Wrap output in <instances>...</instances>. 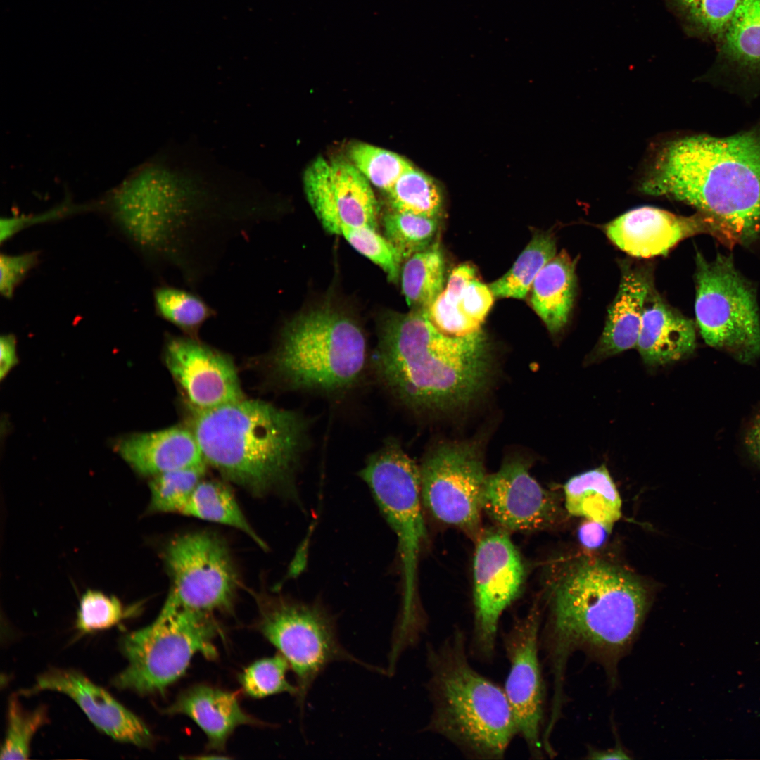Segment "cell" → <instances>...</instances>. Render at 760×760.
<instances>
[{
  "label": "cell",
  "instance_id": "11",
  "mask_svg": "<svg viewBox=\"0 0 760 760\" xmlns=\"http://www.w3.org/2000/svg\"><path fill=\"white\" fill-rule=\"evenodd\" d=\"M258 626L293 671L300 711L315 680L332 662H355L372 671H384L362 662L343 647L335 619L320 604L274 601L262 609Z\"/></svg>",
  "mask_w": 760,
  "mask_h": 760
},
{
  "label": "cell",
  "instance_id": "7",
  "mask_svg": "<svg viewBox=\"0 0 760 760\" xmlns=\"http://www.w3.org/2000/svg\"><path fill=\"white\" fill-rule=\"evenodd\" d=\"M271 360L274 372L288 388L327 396L353 391L372 368L360 326L327 306L286 319Z\"/></svg>",
  "mask_w": 760,
  "mask_h": 760
},
{
  "label": "cell",
  "instance_id": "40",
  "mask_svg": "<svg viewBox=\"0 0 760 760\" xmlns=\"http://www.w3.org/2000/svg\"><path fill=\"white\" fill-rule=\"evenodd\" d=\"M339 235H342L360 253L379 265L390 281H397L403 260L393 244L376 229L343 224Z\"/></svg>",
  "mask_w": 760,
  "mask_h": 760
},
{
  "label": "cell",
  "instance_id": "18",
  "mask_svg": "<svg viewBox=\"0 0 760 760\" xmlns=\"http://www.w3.org/2000/svg\"><path fill=\"white\" fill-rule=\"evenodd\" d=\"M163 356L190 410H210L245 398L231 357L197 337L167 334Z\"/></svg>",
  "mask_w": 760,
  "mask_h": 760
},
{
  "label": "cell",
  "instance_id": "20",
  "mask_svg": "<svg viewBox=\"0 0 760 760\" xmlns=\"http://www.w3.org/2000/svg\"><path fill=\"white\" fill-rule=\"evenodd\" d=\"M53 690L67 695L84 712L99 730L122 742L147 747L152 734L137 716L118 702L108 692L75 670L51 669L40 675L33 687L24 691L30 695Z\"/></svg>",
  "mask_w": 760,
  "mask_h": 760
},
{
  "label": "cell",
  "instance_id": "39",
  "mask_svg": "<svg viewBox=\"0 0 760 760\" xmlns=\"http://www.w3.org/2000/svg\"><path fill=\"white\" fill-rule=\"evenodd\" d=\"M139 609L136 605L125 608L117 597L89 590L80 600L76 627L84 633L107 629L134 615Z\"/></svg>",
  "mask_w": 760,
  "mask_h": 760
},
{
  "label": "cell",
  "instance_id": "5",
  "mask_svg": "<svg viewBox=\"0 0 760 760\" xmlns=\"http://www.w3.org/2000/svg\"><path fill=\"white\" fill-rule=\"evenodd\" d=\"M191 410L205 461L253 495L288 489L309 448L310 422L297 411L242 399Z\"/></svg>",
  "mask_w": 760,
  "mask_h": 760
},
{
  "label": "cell",
  "instance_id": "35",
  "mask_svg": "<svg viewBox=\"0 0 760 760\" xmlns=\"http://www.w3.org/2000/svg\"><path fill=\"white\" fill-rule=\"evenodd\" d=\"M350 162L376 187L386 193L405 171L413 167L400 155L365 143L349 147Z\"/></svg>",
  "mask_w": 760,
  "mask_h": 760
},
{
  "label": "cell",
  "instance_id": "14",
  "mask_svg": "<svg viewBox=\"0 0 760 760\" xmlns=\"http://www.w3.org/2000/svg\"><path fill=\"white\" fill-rule=\"evenodd\" d=\"M474 557V624L469 653L481 661L493 659L504 612L518 597L524 581L521 556L507 531L483 530Z\"/></svg>",
  "mask_w": 760,
  "mask_h": 760
},
{
  "label": "cell",
  "instance_id": "27",
  "mask_svg": "<svg viewBox=\"0 0 760 760\" xmlns=\"http://www.w3.org/2000/svg\"><path fill=\"white\" fill-rule=\"evenodd\" d=\"M564 491L569 514L599 523L609 533L621 517V500L604 465L571 477Z\"/></svg>",
  "mask_w": 760,
  "mask_h": 760
},
{
  "label": "cell",
  "instance_id": "21",
  "mask_svg": "<svg viewBox=\"0 0 760 760\" xmlns=\"http://www.w3.org/2000/svg\"><path fill=\"white\" fill-rule=\"evenodd\" d=\"M115 448L145 476L207 464L193 431L182 426L129 435L120 439Z\"/></svg>",
  "mask_w": 760,
  "mask_h": 760
},
{
  "label": "cell",
  "instance_id": "3",
  "mask_svg": "<svg viewBox=\"0 0 760 760\" xmlns=\"http://www.w3.org/2000/svg\"><path fill=\"white\" fill-rule=\"evenodd\" d=\"M492 360L483 331L455 336L438 329L426 310L388 315L372 367L395 401L415 413L467 405L483 391Z\"/></svg>",
  "mask_w": 760,
  "mask_h": 760
},
{
  "label": "cell",
  "instance_id": "29",
  "mask_svg": "<svg viewBox=\"0 0 760 760\" xmlns=\"http://www.w3.org/2000/svg\"><path fill=\"white\" fill-rule=\"evenodd\" d=\"M400 276L408 305L426 310L444 290L445 262L439 241L405 260Z\"/></svg>",
  "mask_w": 760,
  "mask_h": 760
},
{
  "label": "cell",
  "instance_id": "1",
  "mask_svg": "<svg viewBox=\"0 0 760 760\" xmlns=\"http://www.w3.org/2000/svg\"><path fill=\"white\" fill-rule=\"evenodd\" d=\"M113 208L147 260L195 291L234 242L277 210L262 182L191 144L168 146L132 170L115 189Z\"/></svg>",
  "mask_w": 760,
  "mask_h": 760
},
{
  "label": "cell",
  "instance_id": "2",
  "mask_svg": "<svg viewBox=\"0 0 760 760\" xmlns=\"http://www.w3.org/2000/svg\"><path fill=\"white\" fill-rule=\"evenodd\" d=\"M650 193L712 218L725 245L760 243V120L727 137L693 134L665 141L648 167Z\"/></svg>",
  "mask_w": 760,
  "mask_h": 760
},
{
  "label": "cell",
  "instance_id": "16",
  "mask_svg": "<svg viewBox=\"0 0 760 760\" xmlns=\"http://www.w3.org/2000/svg\"><path fill=\"white\" fill-rule=\"evenodd\" d=\"M303 186L328 232L339 235L343 224L376 229L379 208L370 183L350 161L316 158L304 172Z\"/></svg>",
  "mask_w": 760,
  "mask_h": 760
},
{
  "label": "cell",
  "instance_id": "42",
  "mask_svg": "<svg viewBox=\"0 0 760 760\" xmlns=\"http://www.w3.org/2000/svg\"><path fill=\"white\" fill-rule=\"evenodd\" d=\"M37 261L35 253L17 255L1 254L0 258V292L10 298L17 285L25 278Z\"/></svg>",
  "mask_w": 760,
  "mask_h": 760
},
{
  "label": "cell",
  "instance_id": "8",
  "mask_svg": "<svg viewBox=\"0 0 760 760\" xmlns=\"http://www.w3.org/2000/svg\"><path fill=\"white\" fill-rule=\"evenodd\" d=\"M360 474L398 538L404 585L395 630L404 636L418 635L426 626L417 593L418 559L426 538L419 466L391 437L367 457Z\"/></svg>",
  "mask_w": 760,
  "mask_h": 760
},
{
  "label": "cell",
  "instance_id": "13",
  "mask_svg": "<svg viewBox=\"0 0 760 760\" xmlns=\"http://www.w3.org/2000/svg\"><path fill=\"white\" fill-rule=\"evenodd\" d=\"M423 505L438 521L456 527L474 540L481 529V498L487 475L477 448L445 443L419 466Z\"/></svg>",
  "mask_w": 760,
  "mask_h": 760
},
{
  "label": "cell",
  "instance_id": "24",
  "mask_svg": "<svg viewBox=\"0 0 760 760\" xmlns=\"http://www.w3.org/2000/svg\"><path fill=\"white\" fill-rule=\"evenodd\" d=\"M164 712L189 716L206 735L208 747L217 751L224 750L238 726L260 723L241 709L236 693L204 684L181 692Z\"/></svg>",
  "mask_w": 760,
  "mask_h": 760
},
{
  "label": "cell",
  "instance_id": "47",
  "mask_svg": "<svg viewBox=\"0 0 760 760\" xmlns=\"http://www.w3.org/2000/svg\"><path fill=\"white\" fill-rule=\"evenodd\" d=\"M600 524L586 519L579 527L578 536L581 543L588 549H596L603 545L608 535Z\"/></svg>",
  "mask_w": 760,
  "mask_h": 760
},
{
  "label": "cell",
  "instance_id": "49",
  "mask_svg": "<svg viewBox=\"0 0 760 760\" xmlns=\"http://www.w3.org/2000/svg\"><path fill=\"white\" fill-rule=\"evenodd\" d=\"M589 759H630L626 752L621 747L597 751L593 750L589 754Z\"/></svg>",
  "mask_w": 760,
  "mask_h": 760
},
{
  "label": "cell",
  "instance_id": "38",
  "mask_svg": "<svg viewBox=\"0 0 760 760\" xmlns=\"http://www.w3.org/2000/svg\"><path fill=\"white\" fill-rule=\"evenodd\" d=\"M7 720L0 759H27L32 738L47 721L46 709L40 707L32 711L25 710L18 699L12 697L8 703Z\"/></svg>",
  "mask_w": 760,
  "mask_h": 760
},
{
  "label": "cell",
  "instance_id": "28",
  "mask_svg": "<svg viewBox=\"0 0 760 760\" xmlns=\"http://www.w3.org/2000/svg\"><path fill=\"white\" fill-rule=\"evenodd\" d=\"M181 514L231 526L247 535L261 548L267 547L248 521L232 490L220 482L201 481Z\"/></svg>",
  "mask_w": 760,
  "mask_h": 760
},
{
  "label": "cell",
  "instance_id": "44",
  "mask_svg": "<svg viewBox=\"0 0 760 760\" xmlns=\"http://www.w3.org/2000/svg\"><path fill=\"white\" fill-rule=\"evenodd\" d=\"M80 211V205H72L70 203H63L62 205L51 209L46 212L44 214H40L34 216H16L12 217H6L1 219V242L8 239L15 233L18 232L20 229L25 228L26 226L33 224L37 222H46L52 219H55L63 215L74 213Z\"/></svg>",
  "mask_w": 760,
  "mask_h": 760
},
{
  "label": "cell",
  "instance_id": "9",
  "mask_svg": "<svg viewBox=\"0 0 760 760\" xmlns=\"http://www.w3.org/2000/svg\"><path fill=\"white\" fill-rule=\"evenodd\" d=\"M221 633L213 614L163 607L151 624L121 638L127 664L113 684L139 695L162 694L184 675L195 654L216 658L213 642Z\"/></svg>",
  "mask_w": 760,
  "mask_h": 760
},
{
  "label": "cell",
  "instance_id": "6",
  "mask_svg": "<svg viewBox=\"0 0 760 760\" xmlns=\"http://www.w3.org/2000/svg\"><path fill=\"white\" fill-rule=\"evenodd\" d=\"M465 633L456 627L426 646V688L432 712L426 730L474 760L502 759L518 735L504 688L470 663Z\"/></svg>",
  "mask_w": 760,
  "mask_h": 760
},
{
  "label": "cell",
  "instance_id": "48",
  "mask_svg": "<svg viewBox=\"0 0 760 760\" xmlns=\"http://www.w3.org/2000/svg\"><path fill=\"white\" fill-rule=\"evenodd\" d=\"M16 342L14 336L6 334L0 341V377L2 379L17 362Z\"/></svg>",
  "mask_w": 760,
  "mask_h": 760
},
{
  "label": "cell",
  "instance_id": "45",
  "mask_svg": "<svg viewBox=\"0 0 760 760\" xmlns=\"http://www.w3.org/2000/svg\"><path fill=\"white\" fill-rule=\"evenodd\" d=\"M475 278L476 271L473 265L467 263L460 265L452 271L443 293L447 298L459 302L467 286Z\"/></svg>",
  "mask_w": 760,
  "mask_h": 760
},
{
  "label": "cell",
  "instance_id": "41",
  "mask_svg": "<svg viewBox=\"0 0 760 760\" xmlns=\"http://www.w3.org/2000/svg\"><path fill=\"white\" fill-rule=\"evenodd\" d=\"M458 304L442 292L426 310L433 325L446 334L467 336L483 331L482 324L466 316Z\"/></svg>",
  "mask_w": 760,
  "mask_h": 760
},
{
  "label": "cell",
  "instance_id": "32",
  "mask_svg": "<svg viewBox=\"0 0 760 760\" xmlns=\"http://www.w3.org/2000/svg\"><path fill=\"white\" fill-rule=\"evenodd\" d=\"M387 194L392 210L433 218L441 213L443 199L438 185L414 167L402 174Z\"/></svg>",
  "mask_w": 760,
  "mask_h": 760
},
{
  "label": "cell",
  "instance_id": "15",
  "mask_svg": "<svg viewBox=\"0 0 760 760\" xmlns=\"http://www.w3.org/2000/svg\"><path fill=\"white\" fill-rule=\"evenodd\" d=\"M541 612L534 602L503 635L509 672L503 687L531 759L545 755V685L540 659Z\"/></svg>",
  "mask_w": 760,
  "mask_h": 760
},
{
  "label": "cell",
  "instance_id": "36",
  "mask_svg": "<svg viewBox=\"0 0 760 760\" xmlns=\"http://www.w3.org/2000/svg\"><path fill=\"white\" fill-rule=\"evenodd\" d=\"M206 464L167 471L151 481L149 509L153 512L179 513L202 481Z\"/></svg>",
  "mask_w": 760,
  "mask_h": 760
},
{
  "label": "cell",
  "instance_id": "43",
  "mask_svg": "<svg viewBox=\"0 0 760 760\" xmlns=\"http://www.w3.org/2000/svg\"><path fill=\"white\" fill-rule=\"evenodd\" d=\"M493 300L494 296L490 287L475 278L464 290L458 305L466 316L482 324L493 305Z\"/></svg>",
  "mask_w": 760,
  "mask_h": 760
},
{
  "label": "cell",
  "instance_id": "19",
  "mask_svg": "<svg viewBox=\"0 0 760 760\" xmlns=\"http://www.w3.org/2000/svg\"><path fill=\"white\" fill-rule=\"evenodd\" d=\"M609 239L619 248L636 258L664 255L681 241L701 234L721 241L715 221L700 213L683 216L660 208L645 206L631 210L604 227Z\"/></svg>",
  "mask_w": 760,
  "mask_h": 760
},
{
  "label": "cell",
  "instance_id": "33",
  "mask_svg": "<svg viewBox=\"0 0 760 760\" xmlns=\"http://www.w3.org/2000/svg\"><path fill=\"white\" fill-rule=\"evenodd\" d=\"M692 34L720 42L740 0H668Z\"/></svg>",
  "mask_w": 760,
  "mask_h": 760
},
{
  "label": "cell",
  "instance_id": "31",
  "mask_svg": "<svg viewBox=\"0 0 760 760\" xmlns=\"http://www.w3.org/2000/svg\"><path fill=\"white\" fill-rule=\"evenodd\" d=\"M556 254L553 236L547 233L536 234L511 269L489 284L494 297L525 298L538 274Z\"/></svg>",
  "mask_w": 760,
  "mask_h": 760
},
{
  "label": "cell",
  "instance_id": "26",
  "mask_svg": "<svg viewBox=\"0 0 760 760\" xmlns=\"http://www.w3.org/2000/svg\"><path fill=\"white\" fill-rule=\"evenodd\" d=\"M576 260L562 250L540 271L531 286L530 303L552 334L568 323L576 291Z\"/></svg>",
  "mask_w": 760,
  "mask_h": 760
},
{
  "label": "cell",
  "instance_id": "25",
  "mask_svg": "<svg viewBox=\"0 0 760 760\" xmlns=\"http://www.w3.org/2000/svg\"><path fill=\"white\" fill-rule=\"evenodd\" d=\"M712 68L741 85L760 84V0H740Z\"/></svg>",
  "mask_w": 760,
  "mask_h": 760
},
{
  "label": "cell",
  "instance_id": "12",
  "mask_svg": "<svg viewBox=\"0 0 760 760\" xmlns=\"http://www.w3.org/2000/svg\"><path fill=\"white\" fill-rule=\"evenodd\" d=\"M164 559L171 580L164 607L209 614L232 609L238 578L229 549L218 536L196 531L176 536Z\"/></svg>",
  "mask_w": 760,
  "mask_h": 760
},
{
  "label": "cell",
  "instance_id": "30",
  "mask_svg": "<svg viewBox=\"0 0 760 760\" xmlns=\"http://www.w3.org/2000/svg\"><path fill=\"white\" fill-rule=\"evenodd\" d=\"M153 301L157 315L189 336L197 337L201 327L217 315L197 291L186 287L163 284L154 289Z\"/></svg>",
  "mask_w": 760,
  "mask_h": 760
},
{
  "label": "cell",
  "instance_id": "10",
  "mask_svg": "<svg viewBox=\"0 0 760 760\" xmlns=\"http://www.w3.org/2000/svg\"><path fill=\"white\" fill-rule=\"evenodd\" d=\"M695 274L697 324L705 343L737 361L760 357V316L754 287L736 269L732 256L707 260L697 252Z\"/></svg>",
  "mask_w": 760,
  "mask_h": 760
},
{
  "label": "cell",
  "instance_id": "17",
  "mask_svg": "<svg viewBox=\"0 0 760 760\" xmlns=\"http://www.w3.org/2000/svg\"><path fill=\"white\" fill-rule=\"evenodd\" d=\"M482 510L506 531L531 532L556 525L562 518L557 495L531 476L528 462L513 458L487 475Z\"/></svg>",
  "mask_w": 760,
  "mask_h": 760
},
{
  "label": "cell",
  "instance_id": "22",
  "mask_svg": "<svg viewBox=\"0 0 760 760\" xmlns=\"http://www.w3.org/2000/svg\"><path fill=\"white\" fill-rule=\"evenodd\" d=\"M695 323L668 305L651 287L645 300L637 348L643 361L664 365L685 357L696 347Z\"/></svg>",
  "mask_w": 760,
  "mask_h": 760
},
{
  "label": "cell",
  "instance_id": "4",
  "mask_svg": "<svg viewBox=\"0 0 760 760\" xmlns=\"http://www.w3.org/2000/svg\"><path fill=\"white\" fill-rule=\"evenodd\" d=\"M648 607L647 590L627 571L583 558L572 564L552 591L540 635L553 678L552 699H563L564 668L570 653L585 649L618 656L638 634Z\"/></svg>",
  "mask_w": 760,
  "mask_h": 760
},
{
  "label": "cell",
  "instance_id": "23",
  "mask_svg": "<svg viewBox=\"0 0 760 760\" xmlns=\"http://www.w3.org/2000/svg\"><path fill=\"white\" fill-rule=\"evenodd\" d=\"M620 265L619 289L608 309L595 349L598 357L610 356L637 346L645 300L652 286L648 268L628 261Z\"/></svg>",
  "mask_w": 760,
  "mask_h": 760
},
{
  "label": "cell",
  "instance_id": "37",
  "mask_svg": "<svg viewBox=\"0 0 760 760\" xmlns=\"http://www.w3.org/2000/svg\"><path fill=\"white\" fill-rule=\"evenodd\" d=\"M289 669L286 659L279 653L252 663L239 675V680L243 691L251 697L284 692L296 696L297 686L286 678Z\"/></svg>",
  "mask_w": 760,
  "mask_h": 760
},
{
  "label": "cell",
  "instance_id": "34",
  "mask_svg": "<svg viewBox=\"0 0 760 760\" xmlns=\"http://www.w3.org/2000/svg\"><path fill=\"white\" fill-rule=\"evenodd\" d=\"M438 220L391 210L383 220L385 237L405 260L435 242L439 227Z\"/></svg>",
  "mask_w": 760,
  "mask_h": 760
},
{
  "label": "cell",
  "instance_id": "46",
  "mask_svg": "<svg viewBox=\"0 0 760 760\" xmlns=\"http://www.w3.org/2000/svg\"><path fill=\"white\" fill-rule=\"evenodd\" d=\"M743 446L749 458L760 468V412L751 419L745 429Z\"/></svg>",
  "mask_w": 760,
  "mask_h": 760
}]
</instances>
